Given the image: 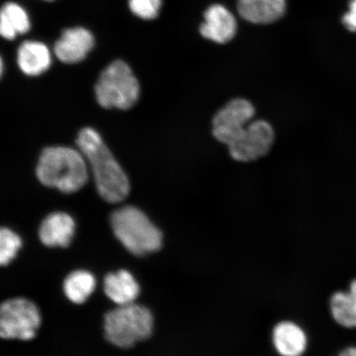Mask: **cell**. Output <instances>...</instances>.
<instances>
[{"label":"cell","instance_id":"cell-1","mask_svg":"<svg viewBox=\"0 0 356 356\" xmlns=\"http://www.w3.org/2000/svg\"><path fill=\"white\" fill-rule=\"evenodd\" d=\"M77 145L92 169L101 197L109 203L122 202L130 193V182L99 134L92 128L83 129Z\"/></svg>","mask_w":356,"mask_h":356},{"label":"cell","instance_id":"cell-2","mask_svg":"<svg viewBox=\"0 0 356 356\" xmlns=\"http://www.w3.org/2000/svg\"><path fill=\"white\" fill-rule=\"evenodd\" d=\"M40 181L64 193L81 189L88 179V163L81 151L70 147H49L42 151L37 167Z\"/></svg>","mask_w":356,"mask_h":356},{"label":"cell","instance_id":"cell-3","mask_svg":"<svg viewBox=\"0 0 356 356\" xmlns=\"http://www.w3.org/2000/svg\"><path fill=\"white\" fill-rule=\"evenodd\" d=\"M111 225L120 242L136 256L157 252L163 245V234L143 212L124 207L111 217Z\"/></svg>","mask_w":356,"mask_h":356},{"label":"cell","instance_id":"cell-4","mask_svg":"<svg viewBox=\"0 0 356 356\" xmlns=\"http://www.w3.org/2000/svg\"><path fill=\"white\" fill-rule=\"evenodd\" d=\"M153 325L150 311L133 302L120 306L105 315V337L111 344L121 348H130L138 341L150 337Z\"/></svg>","mask_w":356,"mask_h":356},{"label":"cell","instance_id":"cell-5","mask_svg":"<svg viewBox=\"0 0 356 356\" xmlns=\"http://www.w3.org/2000/svg\"><path fill=\"white\" fill-rule=\"evenodd\" d=\"M95 95L102 108L130 109L139 99L140 83L126 62L115 60L102 71Z\"/></svg>","mask_w":356,"mask_h":356},{"label":"cell","instance_id":"cell-6","mask_svg":"<svg viewBox=\"0 0 356 356\" xmlns=\"http://www.w3.org/2000/svg\"><path fill=\"white\" fill-rule=\"evenodd\" d=\"M40 324L41 315L38 307L28 300H8L0 308V336L3 339H33Z\"/></svg>","mask_w":356,"mask_h":356},{"label":"cell","instance_id":"cell-7","mask_svg":"<svg viewBox=\"0 0 356 356\" xmlns=\"http://www.w3.org/2000/svg\"><path fill=\"white\" fill-rule=\"evenodd\" d=\"M275 140L271 124L264 120H256L228 145L229 152L238 162L248 163L264 157L270 152Z\"/></svg>","mask_w":356,"mask_h":356},{"label":"cell","instance_id":"cell-8","mask_svg":"<svg viewBox=\"0 0 356 356\" xmlns=\"http://www.w3.org/2000/svg\"><path fill=\"white\" fill-rule=\"evenodd\" d=\"M256 110L251 102L244 99L231 100L217 111L212 120L213 137L228 145L254 118Z\"/></svg>","mask_w":356,"mask_h":356},{"label":"cell","instance_id":"cell-9","mask_svg":"<svg viewBox=\"0 0 356 356\" xmlns=\"http://www.w3.org/2000/svg\"><path fill=\"white\" fill-rule=\"evenodd\" d=\"M95 46V38L83 28L68 29L63 31L56 42L55 54L65 64H76L86 59Z\"/></svg>","mask_w":356,"mask_h":356},{"label":"cell","instance_id":"cell-10","mask_svg":"<svg viewBox=\"0 0 356 356\" xmlns=\"http://www.w3.org/2000/svg\"><path fill=\"white\" fill-rule=\"evenodd\" d=\"M204 22L200 32L204 38L225 44L232 40L237 30L235 17L227 8L216 4L204 13Z\"/></svg>","mask_w":356,"mask_h":356},{"label":"cell","instance_id":"cell-11","mask_svg":"<svg viewBox=\"0 0 356 356\" xmlns=\"http://www.w3.org/2000/svg\"><path fill=\"white\" fill-rule=\"evenodd\" d=\"M75 222L73 218L63 212L48 216L39 229L40 239L47 247H68L73 238Z\"/></svg>","mask_w":356,"mask_h":356},{"label":"cell","instance_id":"cell-12","mask_svg":"<svg viewBox=\"0 0 356 356\" xmlns=\"http://www.w3.org/2000/svg\"><path fill=\"white\" fill-rule=\"evenodd\" d=\"M273 342L275 349L282 356H301L308 345L305 331L291 321L277 324L273 329Z\"/></svg>","mask_w":356,"mask_h":356},{"label":"cell","instance_id":"cell-13","mask_svg":"<svg viewBox=\"0 0 356 356\" xmlns=\"http://www.w3.org/2000/svg\"><path fill=\"white\" fill-rule=\"evenodd\" d=\"M17 64L29 76H38L50 68L51 52L46 44L35 41H26L17 50Z\"/></svg>","mask_w":356,"mask_h":356},{"label":"cell","instance_id":"cell-14","mask_svg":"<svg viewBox=\"0 0 356 356\" xmlns=\"http://www.w3.org/2000/svg\"><path fill=\"white\" fill-rule=\"evenodd\" d=\"M238 10L245 20L252 24H270L284 15L286 0H238Z\"/></svg>","mask_w":356,"mask_h":356},{"label":"cell","instance_id":"cell-15","mask_svg":"<svg viewBox=\"0 0 356 356\" xmlns=\"http://www.w3.org/2000/svg\"><path fill=\"white\" fill-rule=\"evenodd\" d=\"M104 292L111 301L120 306L133 304L140 293V286L126 270L106 275Z\"/></svg>","mask_w":356,"mask_h":356},{"label":"cell","instance_id":"cell-16","mask_svg":"<svg viewBox=\"0 0 356 356\" xmlns=\"http://www.w3.org/2000/svg\"><path fill=\"white\" fill-rule=\"evenodd\" d=\"M331 314L336 323L346 328H356V279L349 291H338L330 300Z\"/></svg>","mask_w":356,"mask_h":356},{"label":"cell","instance_id":"cell-17","mask_svg":"<svg viewBox=\"0 0 356 356\" xmlns=\"http://www.w3.org/2000/svg\"><path fill=\"white\" fill-rule=\"evenodd\" d=\"M30 29L29 17L24 8L13 2L4 4L0 13V34L4 39L13 40Z\"/></svg>","mask_w":356,"mask_h":356},{"label":"cell","instance_id":"cell-18","mask_svg":"<svg viewBox=\"0 0 356 356\" xmlns=\"http://www.w3.org/2000/svg\"><path fill=\"white\" fill-rule=\"evenodd\" d=\"M96 286L95 277L88 271L79 270L71 273L64 282V292L74 304L81 305L92 295Z\"/></svg>","mask_w":356,"mask_h":356},{"label":"cell","instance_id":"cell-19","mask_svg":"<svg viewBox=\"0 0 356 356\" xmlns=\"http://www.w3.org/2000/svg\"><path fill=\"white\" fill-rule=\"evenodd\" d=\"M22 247L19 235L4 228L0 231V264L7 266L17 255Z\"/></svg>","mask_w":356,"mask_h":356},{"label":"cell","instance_id":"cell-20","mask_svg":"<svg viewBox=\"0 0 356 356\" xmlns=\"http://www.w3.org/2000/svg\"><path fill=\"white\" fill-rule=\"evenodd\" d=\"M129 8L134 15L145 20L157 17L162 6V0H129Z\"/></svg>","mask_w":356,"mask_h":356},{"label":"cell","instance_id":"cell-21","mask_svg":"<svg viewBox=\"0 0 356 356\" xmlns=\"http://www.w3.org/2000/svg\"><path fill=\"white\" fill-rule=\"evenodd\" d=\"M342 22L350 32H356V0L350 2L349 11L346 13Z\"/></svg>","mask_w":356,"mask_h":356},{"label":"cell","instance_id":"cell-22","mask_svg":"<svg viewBox=\"0 0 356 356\" xmlns=\"http://www.w3.org/2000/svg\"><path fill=\"white\" fill-rule=\"evenodd\" d=\"M339 356H356V347H349L340 354Z\"/></svg>","mask_w":356,"mask_h":356},{"label":"cell","instance_id":"cell-23","mask_svg":"<svg viewBox=\"0 0 356 356\" xmlns=\"http://www.w3.org/2000/svg\"><path fill=\"white\" fill-rule=\"evenodd\" d=\"M46 1H53V0H46Z\"/></svg>","mask_w":356,"mask_h":356}]
</instances>
